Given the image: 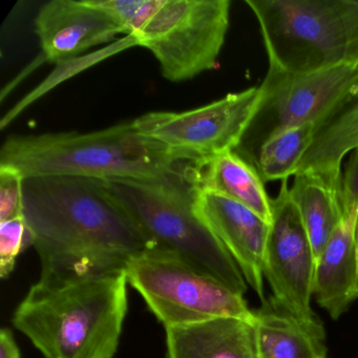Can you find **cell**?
<instances>
[{"mask_svg":"<svg viewBox=\"0 0 358 358\" xmlns=\"http://www.w3.org/2000/svg\"><path fill=\"white\" fill-rule=\"evenodd\" d=\"M24 217L41 259L43 280L124 271L152 245L101 180L24 179Z\"/></svg>","mask_w":358,"mask_h":358,"instance_id":"6da1fadb","label":"cell"},{"mask_svg":"<svg viewBox=\"0 0 358 358\" xmlns=\"http://www.w3.org/2000/svg\"><path fill=\"white\" fill-rule=\"evenodd\" d=\"M125 271L38 280L12 322L45 358H114L129 309Z\"/></svg>","mask_w":358,"mask_h":358,"instance_id":"7a4b0ae2","label":"cell"},{"mask_svg":"<svg viewBox=\"0 0 358 358\" xmlns=\"http://www.w3.org/2000/svg\"><path fill=\"white\" fill-rule=\"evenodd\" d=\"M196 161L142 136L133 121L92 133L12 136L0 150V166L22 177L167 181L188 179Z\"/></svg>","mask_w":358,"mask_h":358,"instance_id":"3957f363","label":"cell"},{"mask_svg":"<svg viewBox=\"0 0 358 358\" xmlns=\"http://www.w3.org/2000/svg\"><path fill=\"white\" fill-rule=\"evenodd\" d=\"M101 181L145 234L152 250L169 253L232 290L246 293L248 284L240 268L196 215L189 180Z\"/></svg>","mask_w":358,"mask_h":358,"instance_id":"277c9868","label":"cell"},{"mask_svg":"<svg viewBox=\"0 0 358 358\" xmlns=\"http://www.w3.org/2000/svg\"><path fill=\"white\" fill-rule=\"evenodd\" d=\"M271 68L308 74L358 64V0H246Z\"/></svg>","mask_w":358,"mask_h":358,"instance_id":"5b68a950","label":"cell"},{"mask_svg":"<svg viewBox=\"0 0 358 358\" xmlns=\"http://www.w3.org/2000/svg\"><path fill=\"white\" fill-rule=\"evenodd\" d=\"M229 0H139L127 35L150 50L171 83L217 66L229 28Z\"/></svg>","mask_w":358,"mask_h":358,"instance_id":"8992f818","label":"cell"},{"mask_svg":"<svg viewBox=\"0 0 358 358\" xmlns=\"http://www.w3.org/2000/svg\"><path fill=\"white\" fill-rule=\"evenodd\" d=\"M261 98L242 141L234 150L253 165L259 148L284 129L313 123L322 129L358 96V64L308 74L269 66Z\"/></svg>","mask_w":358,"mask_h":358,"instance_id":"52a82bcc","label":"cell"},{"mask_svg":"<svg viewBox=\"0 0 358 358\" xmlns=\"http://www.w3.org/2000/svg\"><path fill=\"white\" fill-rule=\"evenodd\" d=\"M124 271L129 284L164 328L221 317L255 324V311L244 294L169 253L144 251L129 262Z\"/></svg>","mask_w":358,"mask_h":358,"instance_id":"ba28073f","label":"cell"},{"mask_svg":"<svg viewBox=\"0 0 358 358\" xmlns=\"http://www.w3.org/2000/svg\"><path fill=\"white\" fill-rule=\"evenodd\" d=\"M259 98V87H250L185 112L148 113L133 124L142 136L198 161L238 148Z\"/></svg>","mask_w":358,"mask_h":358,"instance_id":"9c48e42d","label":"cell"},{"mask_svg":"<svg viewBox=\"0 0 358 358\" xmlns=\"http://www.w3.org/2000/svg\"><path fill=\"white\" fill-rule=\"evenodd\" d=\"M315 255L299 209L282 181L272 200V221L266 248L264 275L273 296L269 303L326 338L324 326L311 308Z\"/></svg>","mask_w":358,"mask_h":358,"instance_id":"30bf717a","label":"cell"},{"mask_svg":"<svg viewBox=\"0 0 358 358\" xmlns=\"http://www.w3.org/2000/svg\"><path fill=\"white\" fill-rule=\"evenodd\" d=\"M194 192L196 215L223 244L247 284L266 305L264 268L270 224L226 196L205 190Z\"/></svg>","mask_w":358,"mask_h":358,"instance_id":"8fae6325","label":"cell"},{"mask_svg":"<svg viewBox=\"0 0 358 358\" xmlns=\"http://www.w3.org/2000/svg\"><path fill=\"white\" fill-rule=\"evenodd\" d=\"M35 29L45 59L58 64L127 34L95 0H52L39 9Z\"/></svg>","mask_w":358,"mask_h":358,"instance_id":"7c38bea8","label":"cell"},{"mask_svg":"<svg viewBox=\"0 0 358 358\" xmlns=\"http://www.w3.org/2000/svg\"><path fill=\"white\" fill-rule=\"evenodd\" d=\"M313 296L334 320L358 299L356 223L341 222L316 259Z\"/></svg>","mask_w":358,"mask_h":358,"instance_id":"4fadbf2b","label":"cell"},{"mask_svg":"<svg viewBox=\"0 0 358 358\" xmlns=\"http://www.w3.org/2000/svg\"><path fill=\"white\" fill-rule=\"evenodd\" d=\"M167 358H259L255 324L221 317L166 327Z\"/></svg>","mask_w":358,"mask_h":358,"instance_id":"5bb4252c","label":"cell"},{"mask_svg":"<svg viewBox=\"0 0 358 358\" xmlns=\"http://www.w3.org/2000/svg\"><path fill=\"white\" fill-rule=\"evenodd\" d=\"M188 179L194 189L236 201L271 224L272 199L266 192L265 182L257 169L234 150L192 163Z\"/></svg>","mask_w":358,"mask_h":358,"instance_id":"9a60e30c","label":"cell"},{"mask_svg":"<svg viewBox=\"0 0 358 358\" xmlns=\"http://www.w3.org/2000/svg\"><path fill=\"white\" fill-rule=\"evenodd\" d=\"M341 183V180L305 171L294 176L293 185L289 188L291 200L299 209L311 242L315 261L343 222Z\"/></svg>","mask_w":358,"mask_h":358,"instance_id":"2e32d148","label":"cell"},{"mask_svg":"<svg viewBox=\"0 0 358 358\" xmlns=\"http://www.w3.org/2000/svg\"><path fill=\"white\" fill-rule=\"evenodd\" d=\"M259 358H324V339L268 301L255 311Z\"/></svg>","mask_w":358,"mask_h":358,"instance_id":"e0dca14e","label":"cell"},{"mask_svg":"<svg viewBox=\"0 0 358 358\" xmlns=\"http://www.w3.org/2000/svg\"><path fill=\"white\" fill-rule=\"evenodd\" d=\"M357 148L358 96H356L334 118L316 131L296 173L314 171L341 179V161Z\"/></svg>","mask_w":358,"mask_h":358,"instance_id":"ac0fdd59","label":"cell"},{"mask_svg":"<svg viewBox=\"0 0 358 358\" xmlns=\"http://www.w3.org/2000/svg\"><path fill=\"white\" fill-rule=\"evenodd\" d=\"M318 127L313 123L284 129L263 144L253 166L264 182L286 181L296 175Z\"/></svg>","mask_w":358,"mask_h":358,"instance_id":"d6986e66","label":"cell"},{"mask_svg":"<svg viewBox=\"0 0 358 358\" xmlns=\"http://www.w3.org/2000/svg\"><path fill=\"white\" fill-rule=\"evenodd\" d=\"M29 245H32V238L24 217L0 223V276L3 280L11 275L18 257Z\"/></svg>","mask_w":358,"mask_h":358,"instance_id":"ffe728a7","label":"cell"},{"mask_svg":"<svg viewBox=\"0 0 358 358\" xmlns=\"http://www.w3.org/2000/svg\"><path fill=\"white\" fill-rule=\"evenodd\" d=\"M18 217H24V177L0 166V223Z\"/></svg>","mask_w":358,"mask_h":358,"instance_id":"44dd1931","label":"cell"},{"mask_svg":"<svg viewBox=\"0 0 358 358\" xmlns=\"http://www.w3.org/2000/svg\"><path fill=\"white\" fill-rule=\"evenodd\" d=\"M341 205L343 221L356 223L358 217V148L352 150L341 175Z\"/></svg>","mask_w":358,"mask_h":358,"instance_id":"7402d4cb","label":"cell"},{"mask_svg":"<svg viewBox=\"0 0 358 358\" xmlns=\"http://www.w3.org/2000/svg\"><path fill=\"white\" fill-rule=\"evenodd\" d=\"M0 358H22L15 337L10 329L0 331Z\"/></svg>","mask_w":358,"mask_h":358,"instance_id":"603a6c76","label":"cell"},{"mask_svg":"<svg viewBox=\"0 0 358 358\" xmlns=\"http://www.w3.org/2000/svg\"><path fill=\"white\" fill-rule=\"evenodd\" d=\"M356 243H357V252H358V217L356 222Z\"/></svg>","mask_w":358,"mask_h":358,"instance_id":"cb8c5ba5","label":"cell"},{"mask_svg":"<svg viewBox=\"0 0 358 358\" xmlns=\"http://www.w3.org/2000/svg\"><path fill=\"white\" fill-rule=\"evenodd\" d=\"M324 358H327V357H324Z\"/></svg>","mask_w":358,"mask_h":358,"instance_id":"d4e9b609","label":"cell"}]
</instances>
